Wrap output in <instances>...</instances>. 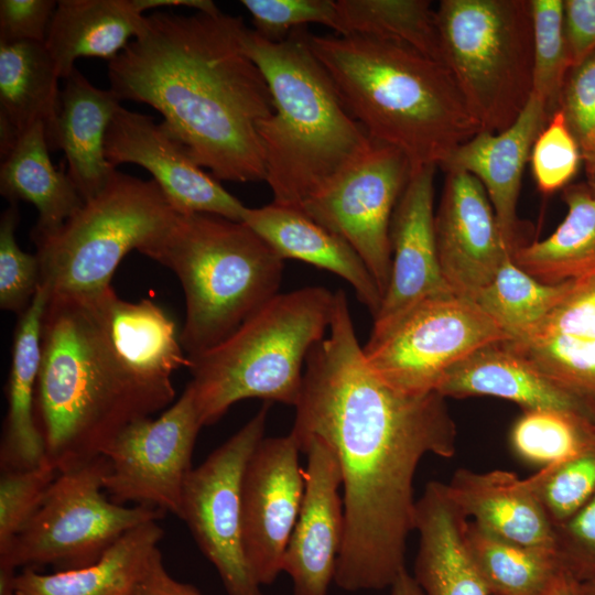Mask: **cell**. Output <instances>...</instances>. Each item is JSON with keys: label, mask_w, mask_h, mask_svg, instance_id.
<instances>
[{"label": "cell", "mask_w": 595, "mask_h": 595, "mask_svg": "<svg viewBox=\"0 0 595 595\" xmlns=\"http://www.w3.org/2000/svg\"><path fill=\"white\" fill-rule=\"evenodd\" d=\"M549 119L544 102L532 94L510 127L498 133L482 130L441 165L445 172H466L482 183L511 253L519 247L517 203L523 169Z\"/></svg>", "instance_id": "ffe728a7"}, {"label": "cell", "mask_w": 595, "mask_h": 595, "mask_svg": "<svg viewBox=\"0 0 595 595\" xmlns=\"http://www.w3.org/2000/svg\"><path fill=\"white\" fill-rule=\"evenodd\" d=\"M464 537L489 595H544L564 573L555 553L505 540L474 521Z\"/></svg>", "instance_id": "d6a6232c"}, {"label": "cell", "mask_w": 595, "mask_h": 595, "mask_svg": "<svg viewBox=\"0 0 595 595\" xmlns=\"http://www.w3.org/2000/svg\"><path fill=\"white\" fill-rule=\"evenodd\" d=\"M515 454L542 467L572 458L595 445V422L555 410H528L510 431Z\"/></svg>", "instance_id": "d590c367"}, {"label": "cell", "mask_w": 595, "mask_h": 595, "mask_svg": "<svg viewBox=\"0 0 595 595\" xmlns=\"http://www.w3.org/2000/svg\"><path fill=\"white\" fill-rule=\"evenodd\" d=\"M241 4L251 15L253 31L272 42L282 41L310 23L334 31L337 25L336 1L333 0H242Z\"/></svg>", "instance_id": "ee69618b"}, {"label": "cell", "mask_w": 595, "mask_h": 595, "mask_svg": "<svg viewBox=\"0 0 595 595\" xmlns=\"http://www.w3.org/2000/svg\"><path fill=\"white\" fill-rule=\"evenodd\" d=\"M337 35L398 42L442 63L435 11L426 0H337Z\"/></svg>", "instance_id": "e575fe53"}, {"label": "cell", "mask_w": 595, "mask_h": 595, "mask_svg": "<svg viewBox=\"0 0 595 595\" xmlns=\"http://www.w3.org/2000/svg\"><path fill=\"white\" fill-rule=\"evenodd\" d=\"M505 344L595 408V339L555 334L505 340Z\"/></svg>", "instance_id": "8d00e7d4"}, {"label": "cell", "mask_w": 595, "mask_h": 595, "mask_svg": "<svg viewBox=\"0 0 595 595\" xmlns=\"http://www.w3.org/2000/svg\"><path fill=\"white\" fill-rule=\"evenodd\" d=\"M390 595H424L413 575L402 571L390 586Z\"/></svg>", "instance_id": "f907efd6"}, {"label": "cell", "mask_w": 595, "mask_h": 595, "mask_svg": "<svg viewBox=\"0 0 595 595\" xmlns=\"http://www.w3.org/2000/svg\"><path fill=\"white\" fill-rule=\"evenodd\" d=\"M584 595H595V582L581 584Z\"/></svg>", "instance_id": "db71d44e"}, {"label": "cell", "mask_w": 595, "mask_h": 595, "mask_svg": "<svg viewBox=\"0 0 595 595\" xmlns=\"http://www.w3.org/2000/svg\"><path fill=\"white\" fill-rule=\"evenodd\" d=\"M434 230L442 275L450 290L474 300L511 256L482 183L446 171Z\"/></svg>", "instance_id": "e0dca14e"}, {"label": "cell", "mask_w": 595, "mask_h": 595, "mask_svg": "<svg viewBox=\"0 0 595 595\" xmlns=\"http://www.w3.org/2000/svg\"><path fill=\"white\" fill-rule=\"evenodd\" d=\"M436 166L412 171L390 224L391 273L371 331L381 329L420 302L453 293L437 257L434 230Z\"/></svg>", "instance_id": "d6986e66"}, {"label": "cell", "mask_w": 595, "mask_h": 595, "mask_svg": "<svg viewBox=\"0 0 595 595\" xmlns=\"http://www.w3.org/2000/svg\"><path fill=\"white\" fill-rule=\"evenodd\" d=\"M241 18L221 11L145 15L141 32L108 62L120 100L148 104L218 181L266 178L258 123L273 111L268 83L242 45Z\"/></svg>", "instance_id": "7a4b0ae2"}, {"label": "cell", "mask_w": 595, "mask_h": 595, "mask_svg": "<svg viewBox=\"0 0 595 595\" xmlns=\"http://www.w3.org/2000/svg\"><path fill=\"white\" fill-rule=\"evenodd\" d=\"M13 578L10 576L0 577V595H17L13 591Z\"/></svg>", "instance_id": "f5cc1de1"}, {"label": "cell", "mask_w": 595, "mask_h": 595, "mask_svg": "<svg viewBox=\"0 0 595 595\" xmlns=\"http://www.w3.org/2000/svg\"><path fill=\"white\" fill-rule=\"evenodd\" d=\"M555 334L595 339V274L576 280L572 292L529 337Z\"/></svg>", "instance_id": "bcb514c9"}, {"label": "cell", "mask_w": 595, "mask_h": 595, "mask_svg": "<svg viewBox=\"0 0 595 595\" xmlns=\"http://www.w3.org/2000/svg\"><path fill=\"white\" fill-rule=\"evenodd\" d=\"M202 428L190 383L158 418L129 423L102 453L109 465L104 488L110 499L153 507L180 518L183 488Z\"/></svg>", "instance_id": "4fadbf2b"}, {"label": "cell", "mask_w": 595, "mask_h": 595, "mask_svg": "<svg viewBox=\"0 0 595 595\" xmlns=\"http://www.w3.org/2000/svg\"><path fill=\"white\" fill-rule=\"evenodd\" d=\"M309 44L354 119L372 141L402 152L412 171L441 166L482 131L443 63L370 36L309 33Z\"/></svg>", "instance_id": "277c9868"}, {"label": "cell", "mask_w": 595, "mask_h": 595, "mask_svg": "<svg viewBox=\"0 0 595 595\" xmlns=\"http://www.w3.org/2000/svg\"><path fill=\"white\" fill-rule=\"evenodd\" d=\"M48 299L50 291L41 283L14 329L7 385L8 410L0 445L1 470L32 468L45 461L44 441L35 416V396L42 324Z\"/></svg>", "instance_id": "484cf974"}, {"label": "cell", "mask_w": 595, "mask_h": 595, "mask_svg": "<svg viewBox=\"0 0 595 595\" xmlns=\"http://www.w3.org/2000/svg\"><path fill=\"white\" fill-rule=\"evenodd\" d=\"M447 491L469 519L505 540L555 552V530L524 480L506 470L457 469Z\"/></svg>", "instance_id": "603a6c76"}, {"label": "cell", "mask_w": 595, "mask_h": 595, "mask_svg": "<svg viewBox=\"0 0 595 595\" xmlns=\"http://www.w3.org/2000/svg\"><path fill=\"white\" fill-rule=\"evenodd\" d=\"M328 335L310 351L291 433L318 439L342 474L345 530L334 582L347 592L390 587L415 530L413 480L429 454H455L457 429L436 391L411 394L367 365L343 290Z\"/></svg>", "instance_id": "6da1fadb"}, {"label": "cell", "mask_w": 595, "mask_h": 595, "mask_svg": "<svg viewBox=\"0 0 595 595\" xmlns=\"http://www.w3.org/2000/svg\"><path fill=\"white\" fill-rule=\"evenodd\" d=\"M154 180L115 171L106 187L54 234L34 241L41 282L50 294L86 296L111 286L123 257L140 253L174 223Z\"/></svg>", "instance_id": "9c48e42d"}, {"label": "cell", "mask_w": 595, "mask_h": 595, "mask_svg": "<svg viewBox=\"0 0 595 595\" xmlns=\"http://www.w3.org/2000/svg\"><path fill=\"white\" fill-rule=\"evenodd\" d=\"M582 161L578 145L565 118L558 110L549 119L533 143L530 163L540 192L551 194L566 187Z\"/></svg>", "instance_id": "7bdbcfd3"}, {"label": "cell", "mask_w": 595, "mask_h": 595, "mask_svg": "<svg viewBox=\"0 0 595 595\" xmlns=\"http://www.w3.org/2000/svg\"><path fill=\"white\" fill-rule=\"evenodd\" d=\"M334 302L335 292L324 286L278 293L224 340L187 355L203 426L245 399L295 407L306 358L328 332Z\"/></svg>", "instance_id": "52a82bcc"}, {"label": "cell", "mask_w": 595, "mask_h": 595, "mask_svg": "<svg viewBox=\"0 0 595 595\" xmlns=\"http://www.w3.org/2000/svg\"><path fill=\"white\" fill-rule=\"evenodd\" d=\"M0 193L10 204L35 206L33 242L57 231L84 204L68 174L52 163L43 122L25 131L1 160Z\"/></svg>", "instance_id": "4dcf8cb0"}, {"label": "cell", "mask_w": 595, "mask_h": 595, "mask_svg": "<svg viewBox=\"0 0 595 595\" xmlns=\"http://www.w3.org/2000/svg\"><path fill=\"white\" fill-rule=\"evenodd\" d=\"M93 295L107 333L128 367L147 383L175 392L172 375L188 366V357L174 321L153 301H125L112 286Z\"/></svg>", "instance_id": "4316f807"}, {"label": "cell", "mask_w": 595, "mask_h": 595, "mask_svg": "<svg viewBox=\"0 0 595 595\" xmlns=\"http://www.w3.org/2000/svg\"><path fill=\"white\" fill-rule=\"evenodd\" d=\"M508 340L470 299L446 293L426 299L363 346L369 368L392 388L411 394L436 390L444 375L475 350Z\"/></svg>", "instance_id": "8fae6325"}, {"label": "cell", "mask_w": 595, "mask_h": 595, "mask_svg": "<svg viewBox=\"0 0 595 595\" xmlns=\"http://www.w3.org/2000/svg\"><path fill=\"white\" fill-rule=\"evenodd\" d=\"M435 391L444 398L496 397L517 403L523 411H563L595 422L592 404L543 375L505 342L483 346L457 363Z\"/></svg>", "instance_id": "44dd1931"}, {"label": "cell", "mask_w": 595, "mask_h": 595, "mask_svg": "<svg viewBox=\"0 0 595 595\" xmlns=\"http://www.w3.org/2000/svg\"><path fill=\"white\" fill-rule=\"evenodd\" d=\"M270 403L190 472L181 516L214 565L228 595H263L248 567L241 530V484L246 465L264 437Z\"/></svg>", "instance_id": "7c38bea8"}, {"label": "cell", "mask_w": 595, "mask_h": 595, "mask_svg": "<svg viewBox=\"0 0 595 595\" xmlns=\"http://www.w3.org/2000/svg\"><path fill=\"white\" fill-rule=\"evenodd\" d=\"M108 467L107 458L99 455L60 472L37 511L0 554V569L83 567L99 560L131 529L164 516L153 507L108 499L104 488Z\"/></svg>", "instance_id": "30bf717a"}, {"label": "cell", "mask_w": 595, "mask_h": 595, "mask_svg": "<svg viewBox=\"0 0 595 595\" xmlns=\"http://www.w3.org/2000/svg\"><path fill=\"white\" fill-rule=\"evenodd\" d=\"M300 448L307 456L304 494L282 572L290 575L294 595H327L345 530L342 474L335 453L321 440L307 439Z\"/></svg>", "instance_id": "ac0fdd59"}, {"label": "cell", "mask_w": 595, "mask_h": 595, "mask_svg": "<svg viewBox=\"0 0 595 595\" xmlns=\"http://www.w3.org/2000/svg\"><path fill=\"white\" fill-rule=\"evenodd\" d=\"M244 50L262 72L273 111L257 126L273 203L302 204L358 161L374 141L349 113L309 44L306 28L269 41L246 28Z\"/></svg>", "instance_id": "5b68a950"}, {"label": "cell", "mask_w": 595, "mask_h": 595, "mask_svg": "<svg viewBox=\"0 0 595 595\" xmlns=\"http://www.w3.org/2000/svg\"><path fill=\"white\" fill-rule=\"evenodd\" d=\"M57 474L46 461L32 468L1 470L0 554L37 511Z\"/></svg>", "instance_id": "60d3db41"}, {"label": "cell", "mask_w": 595, "mask_h": 595, "mask_svg": "<svg viewBox=\"0 0 595 595\" xmlns=\"http://www.w3.org/2000/svg\"><path fill=\"white\" fill-rule=\"evenodd\" d=\"M300 453L291 432L263 437L244 472L242 547L250 573L260 586L272 584L282 572L283 556L300 513L304 494Z\"/></svg>", "instance_id": "9a60e30c"}, {"label": "cell", "mask_w": 595, "mask_h": 595, "mask_svg": "<svg viewBox=\"0 0 595 595\" xmlns=\"http://www.w3.org/2000/svg\"><path fill=\"white\" fill-rule=\"evenodd\" d=\"M41 340L35 416L45 461L58 473L102 455L129 423L174 400L128 367L94 295L50 294Z\"/></svg>", "instance_id": "3957f363"}, {"label": "cell", "mask_w": 595, "mask_h": 595, "mask_svg": "<svg viewBox=\"0 0 595 595\" xmlns=\"http://www.w3.org/2000/svg\"><path fill=\"white\" fill-rule=\"evenodd\" d=\"M468 518L446 484L430 482L416 500L414 578L424 595H489L465 543Z\"/></svg>", "instance_id": "d4e9b609"}, {"label": "cell", "mask_w": 595, "mask_h": 595, "mask_svg": "<svg viewBox=\"0 0 595 595\" xmlns=\"http://www.w3.org/2000/svg\"><path fill=\"white\" fill-rule=\"evenodd\" d=\"M19 219L17 203H11L0 218V307L20 316L30 306L42 282L36 253H28L18 245Z\"/></svg>", "instance_id": "ab89813d"}, {"label": "cell", "mask_w": 595, "mask_h": 595, "mask_svg": "<svg viewBox=\"0 0 595 595\" xmlns=\"http://www.w3.org/2000/svg\"><path fill=\"white\" fill-rule=\"evenodd\" d=\"M553 527L574 516L595 494V445L524 478Z\"/></svg>", "instance_id": "f35d334b"}, {"label": "cell", "mask_w": 595, "mask_h": 595, "mask_svg": "<svg viewBox=\"0 0 595 595\" xmlns=\"http://www.w3.org/2000/svg\"><path fill=\"white\" fill-rule=\"evenodd\" d=\"M56 7L54 0H1L0 42L45 43Z\"/></svg>", "instance_id": "7dc6e473"}, {"label": "cell", "mask_w": 595, "mask_h": 595, "mask_svg": "<svg viewBox=\"0 0 595 595\" xmlns=\"http://www.w3.org/2000/svg\"><path fill=\"white\" fill-rule=\"evenodd\" d=\"M576 280L542 283L519 268L509 256L473 301L508 340H520L538 328L572 292Z\"/></svg>", "instance_id": "836d02e7"}, {"label": "cell", "mask_w": 595, "mask_h": 595, "mask_svg": "<svg viewBox=\"0 0 595 595\" xmlns=\"http://www.w3.org/2000/svg\"><path fill=\"white\" fill-rule=\"evenodd\" d=\"M242 223L283 260L296 259L340 277L372 317L378 313L381 292L363 259L340 236L303 212L274 203L246 207Z\"/></svg>", "instance_id": "7402d4cb"}, {"label": "cell", "mask_w": 595, "mask_h": 595, "mask_svg": "<svg viewBox=\"0 0 595 595\" xmlns=\"http://www.w3.org/2000/svg\"><path fill=\"white\" fill-rule=\"evenodd\" d=\"M533 31L532 94L551 118L559 110L565 77L571 68L562 0H530Z\"/></svg>", "instance_id": "74e56055"}, {"label": "cell", "mask_w": 595, "mask_h": 595, "mask_svg": "<svg viewBox=\"0 0 595 595\" xmlns=\"http://www.w3.org/2000/svg\"><path fill=\"white\" fill-rule=\"evenodd\" d=\"M589 184H592L593 186H595V182H594V183H589Z\"/></svg>", "instance_id": "11a10c76"}, {"label": "cell", "mask_w": 595, "mask_h": 595, "mask_svg": "<svg viewBox=\"0 0 595 595\" xmlns=\"http://www.w3.org/2000/svg\"><path fill=\"white\" fill-rule=\"evenodd\" d=\"M144 19L136 0H58L44 44L60 79L79 57L111 61L138 36Z\"/></svg>", "instance_id": "f1b7e54d"}, {"label": "cell", "mask_w": 595, "mask_h": 595, "mask_svg": "<svg viewBox=\"0 0 595 595\" xmlns=\"http://www.w3.org/2000/svg\"><path fill=\"white\" fill-rule=\"evenodd\" d=\"M411 173L402 152L374 141L365 155L299 209L354 248L382 298L391 273V218Z\"/></svg>", "instance_id": "5bb4252c"}, {"label": "cell", "mask_w": 595, "mask_h": 595, "mask_svg": "<svg viewBox=\"0 0 595 595\" xmlns=\"http://www.w3.org/2000/svg\"><path fill=\"white\" fill-rule=\"evenodd\" d=\"M567 214L545 239L520 245L515 263L545 284H558L595 274V186L572 184L563 188Z\"/></svg>", "instance_id": "1f68e13d"}, {"label": "cell", "mask_w": 595, "mask_h": 595, "mask_svg": "<svg viewBox=\"0 0 595 595\" xmlns=\"http://www.w3.org/2000/svg\"><path fill=\"white\" fill-rule=\"evenodd\" d=\"M64 80L58 116V149L84 202L98 195L116 169L105 155L108 127L121 106L111 89L95 87L77 68Z\"/></svg>", "instance_id": "83f0119b"}, {"label": "cell", "mask_w": 595, "mask_h": 595, "mask_svg": "<svg viewBox=\"0 0 595 595\" xmlns=\"http://www.w3.org/2000/svg\"><path fill=\"white\" fill-rule=\"evenodd\" d=\"M164 534L158 521L118 539L96 562L50 574L24 569L13 578L17 595H132Z\"/></svg>", "instance_id": "f546056e"}, {"label": "cell", "mask_w": 595, "mask_h": 595, "mask_svg": "<svg viewBox=\"0 0 595 595\" xmlns=\"http://www.w3.org/2000/svg\"><path fill=\"white\" fill-rule=\"evenodd\" d=\"M544 595H584V593L581 583L564 572L554 586Z\"/></svg>", "instance_id": "816d5d0a"}, {"label": "cell", "mask_w": 595, "mask_h": 595, "mask_svg": "<svg viewBox=\"0 0 595 595\" xmlns=\"http://www.w3.org/2000/svg\"><path fill=\"white\" fill-rule=\"evenodd\" d=\"M559 110L574 137L588 183L595 182V52L570 68L560 96Z\"/></svg>", "instance_id": "b9f144b4"}, {"label": "cell", "mask_w": 595, "mask_h": 595, "mask_svg": "<svg viewBox=\"0 0 595 595\" xmlns=\"http://www.w3.org/2000/svg\"><path fill=\"white\" fill-rule=\"evenodd\" d=\"M132 595H205L191 584L170 575L158 549Z\"/></svg>", "instance_id": "681fc988"}, {"label": "cell", "mask_w": 595, "mask_h": 595, "mask_svg": "<svg viewBox=\"0 0 595 595\" xmlns=\"http://www.w3.org/2000/svg\"><path fill=\"white\" fill-rule=\"evenodd\" d=\"M60 77L44 43L0 42V154L37 122L50 151L58 149Z\"/></svg>", "instance_id": "cb8c5ba5"}, {"label": "cell", "mask_w": 595, "mask_h": 595, "mask_svg": "<svg viewBox=\"0 0 595 595\" xmlns=\"http://www.w3.org/2000/svg\"><path fill=\"white\" fill-rule=\"evenodd\" d=\"M105 155L115 169L133 163L149 171L177 214H212L242 221L246 206L149 115L120 106L106 133Z\"/></svg>", "instance_id": "2e32d148"}, {"label": "cell", "mask_w": 595, "mask_h": 595, "mask_svg": "<svg viewBox=\"0 0 595 595\" xmlns=\"http://www.w3.org/2000/svg\"><path fill=\"white\" fill-rule=\"evenodd\" d=\"M564 33L571 67L595 52V0H565Z\"/></svg>", "instance_id": "c3c4849f"}, {"label": "cell", "mask_w": 595, "mask_h": 595, "mask_svg": "<svg viewBox=\"0 0 595 595\" xmlns=\"http://www.w3.org/2000/svg\"><path fill=\"white\" fill-rule=\"evenodd\" d=\"M142 255L169 268L185 295L180 340L187 353L229 336L279 293L283 259L242 221L212 214H177Z\"/></svg>", "instance_id": "8992f818"}, {"label": "cell", "mask_w": 595, "mask_h": 595, "mask_svg": "<svg viewBox=\"0 0 595 595\" xmlns=\"http://www.w3.org/2000/svg\"><path fill=\"white\" fill-rule=\"evenodd\" d=\"M442 63L482 130L498 133L532 95L530 0H442L435 10Z\"/></svg>", "instance_id": "ba28073f"}, {"label": "cell", "mask_w": 595, "mask_h": 595, "mask_svg": "<svg viewBox=\"0 0 595 595\" xmlns=\"http://www.w3.org/2000/svg\"><path fill=\"white\" fill-rule=\"evenodd\" d=\"M555 530V552L562 570L578 583L595 582V494Z\"/></svg>", "instance_id": "f6af8a7d"}]
</instances>
